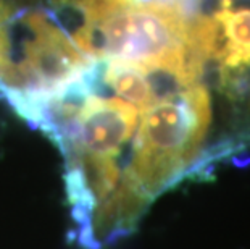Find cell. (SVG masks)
I'll list each match as a JSON object with an SVG mask.
<instances>
[{"label":"cell","instance_id":"cell-1","mask_svg":"<svg viewBox=\"0 0 250 249\" xmlns=\"http://www.w3.org/2000/svg\"><path fill=\"white\" fill-rule=\"evenodd\" d=\"M29 0H0V92L12 73L21 18Z\"/></svg>","mask_w":250,"mask_h":249}]
</instances>
